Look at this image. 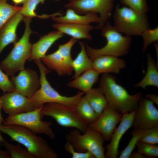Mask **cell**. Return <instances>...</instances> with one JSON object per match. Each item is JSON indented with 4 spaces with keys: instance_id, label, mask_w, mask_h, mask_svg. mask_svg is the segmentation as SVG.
Listing matches in <instances>:
<instances>
[{
    "instance_id": "6da1fadb",
    "label": "cell",
    "mask_w": 158,
    "mask_h": 158,
    "mask_svg": "<svg viewBox=\"0 0 158 158\" xmlns=\"http://www.w3.org/2000/svg\"><path fill=\"white\" fill-rule=\"evenodd\" d=\"M99 85L108 105L118 113L123 114L137 109L142 97L140 92L130 95L124 88L116 83L114 76L109 73L103 74Z\"/></svg>"
},
{
    "instance_id": "7a4b0ae2",
    "label": "cell",
    "mask_w": 158,
    "mask_h": 158,
    "mask_svg": "<svg viewBox=\"0 0 158 158\" xmlns=\"http://www.w3.org/2000/svg\"><path fill=\"white\" fill-rule=\"evenodd\" d=\"M1 131L24 145L35 158H57L56 151L42 137L30 129L16 125H0Z\"/></svg>"
},
{
    "instance_id": "3957f363",
    "label": "cell",
    "mask_w": 158,
    "mask_h": 158,
    "mask_svg": "<svg viewBox=\"0 0 158 158\" xmlns=\"http://www.w3.org/2000/svg\"><path fill=\"white\" fill-rule=\"evenodd\" d=\"M34 61L40 72V87L29 98L36 108L48 103H58L69 107H76L85 93L78 92L76 95L71 97L61 95L52 87L47 80V75L51 71L46 67L40 59Z\"/></svg>"
},
{
    "instance_id": "277c9868",
    "label": "cell",
    "mask_w": 158,
    "mask_h": 158,
    "mask_svg": "<svg viewBox=\"0 0 158 158\" xmlns=\"http://www.w3.org/2000/svg\"><path fill=\"white\" fill-rule=\"evenodd\" d=\"M31 18L24 17L25 29L21 38L7 57L0 63V68L8 76H13L19 71L24 69L26 61L30 55L32 44L30 42V35L34 32L30 27Z\"/></svg>"
},
{
    "instance_id": "5b68a950",
    "label": "cell",
    "mask_w": 158,
    "mask_h": 158,
    "mask_svg": "<svg viewBox=\"0 0 158 158\" xmlns=\"http://www.w3.org/2000/svg\"><path fill=\"white\" fill-rule=\"evenodd\" d=\"M101 30L102 36L107 41L105 46L96 49L85 45L87 54L91 59L104 55L118 57L128 53L132 42L131 36L122 35L108 21Z\"/></svg>"
},
{
    "instance_id": "8992f818",
    "label": "cell",
    "mask_w": 158,
    "mask_h": 158,
    "mask_svg": "<svg viewBox=\"0 0 158 158\" xmlns=\"http://www.w3.org/2000/svg\"><path fill=\"white\" fill-rule=\"evenodd\" d=\"M113 18L115 29L126 35H140L149 28L146 14L139 13L127 6H116Z\"/></svg>"
},
{
    "instance_id": "52a82bcc",
    "label": "cell",
    "mask_w": 158,
    "mask_h": 158,
    "mask_svg": "<svg viewBox=\"0 0 158 158\" xmlns=\"http://www.w3.org/2000/svg\"><path fill=\"white\" fill-rule=\"evenodd\" d=\"M80 132L75 128L66 135V141L70 143L77 151H88L95 158H105L103 146L104 140L101 134L88 127L83 134Z\"/></svg>"
},
{
    "instance_id": "ba28073f",
    "label": "cell",
    "mask_w": 158,
    "mask_h": 158,
    "mask_svg": "<svg viewBox=\"0 0 158 158\" xmlns=\"http://www.w3.org/2000/svg\"><path fill=\"white\" fill-rule=\"evenodd\" d=\"M42 118L48 116L53 118L60 126L73 128L83 133L88 128V124L80 117L75 107L66 106L56 103H48L44 105L41 111Z\"/></svg>"
},
{
    "instance_id": "9c48e42d",
    "label": "cell",
    "mask_w": 158,
    "mask_h": 158,
    "mask_svg": "<svg viewBox=\"0 0 158 158\" xmlns=\"http://www.w3.org/2000/svg\"><path fill=\"white\" fill-rule=\"evenodd\" d=\"M43 106L30 111L8 116L3 124L21 126L35 133L44 134L51 139H54L56 135L51 128L52 123L42 119L41 111Z\"/></svg>"
},
{
    "instance_id": "30bf717a",
    "label": "cell",
    "mask_w": 158,
    "mask_h": 158,
    "mask_svg": "<svg viewBox=\"0 0 158 158\" xmlns=\"http://www.w3.org/2000/svg\"><path fill=\"white\" fill-rule=\"evenodd\" d=\"M114 2V0H68L65 7L71 8L81 15L90 13H99L100 21L96 29L99 30L108 21Z\"/></svg>"
},
{
    "instance_id": "8fae6325",
    "label": "cell",
    "mask_w": 158,
    "mask_h": 158,
    "mask_svg": "<svg viewBox=\"0 0 158 158\" xmlns=\"http://www.w3.org/2000/svg\"><path fill=\"white\" fill-rule=\"evenodd\" d=\"M77 41L72 38L66 43L59 45L58 49L40 60L49 68L55 71L60 76L72 74L73 69L71 51Z\"/></svg>"
},
{
    "instance_id": "7c38bea8",
    "label": "cell",
    "mask_w": 158,
    "mask_h": 158,
    "mask_svg": "<svg viewBox=\"0 0 158 158\" xmlns=\"http://www.w3.org/2000/svg\"><path fill=\"white\" fill-rule=\"evenodd\" d=\"M133 126L134 129L142 130L158 126V110L146 98L142 97L139 101Z\"/></svg>"
},
{
    "instance_id": "4fadbf2b",
    "label": "cell",
    "mask_w": 158,
    "mask_h": 158,
    "mask_svg": "<svg viewBox=\"0 0 158 158\" xmlns=\"http://www.w3.org/2000/svg\"><path fill=\"white\" fill-rule=\"evenodd\" d=\"M122 116V114L108 105L95 121L88 124V127L99 133L104 140H109Z\"/></svg>"
},
{
    "instance_id": "5bb4252c",
    "label": "cell",
    "mask_w": 158,
    "mask_h": 158,
    "mask_svg": "<svg viewBox=\"0 0 158 158\" xmlns=\"http://www.w3.org/2000/svg\"><path fill=\"white\" fill-rule=\"evenodd\" d=\"M2 109L8 116L32 111L37 108L30 99L16 91L4 93L0 97Z\"/></svg>"
},
{
    "instance_id": "9a60e30c",
    "label": "cell",
    "mask_w": 158,
    "mask_h": 158,
    "mask_svg": "<svg viewBox=\"0 0 158 158\" xmlns=\"http://www.w3.org/2000/svg\"><path fill=\"white\" fill-rule=\"evenodd\" d=\"M16 91L30 98L40 87L37 73L30 68L20 71L16 76H12L10 79Z\"/></svg>"
},
{
    "instance_id": "2e32d148",
    "label": "cell",
    "mask_w": 158,
    "mask_h": 158,
    "mask_svg": "<svg viewBox=\"0 0 158 158\" xmlns=\"http://www.w3.org/2000/svg\"><path fill=\"white\" fill-rule=\"evenodd\" d=\"M136 110L122 114L120 124L115 128L110 140V142L107 146V151L105 154V158H117L121 140L125 133L133 126Z\"/></svg>"
},
{
    "instance_id": "e0dca14e",
    "label": "cell",
    "mask_w": 158,
    "mask_h": 158,
    "mask_svg": "<svg viewBox=\"0 0 158 158\" xmlns=\"http://www.w3.org/2000/svg\"><path fill=\"white\" fill-rule=\"evenodd\" d=\"M92 60V68L99 73L118 74L126 67L125 61L118 57L107 55L98 56Z\"/></svg>"
},
{
    "instance_id": "ac0fdd59",
    "label": "cell",
    "mask_w": 158,
    "mask_h": 158,
    "mask_svg": "<svg viewBox=\"0 0 158 158\" xmlns=\"http://www.w3.org/2000/svg\"><path fill=\"white\" fill-rule=\"evenodd\" d=\"M24 16L18 12L9 19L0 28V54L4 48L17 42L16 30Z\"/></svg>"
},
{
    "instance_id": "d6986e66",
    "label": "cell",
    "mask_w": 158,
    "mask_h": 158,
    "mask_svg": "<svg viewBox=\"0 0 158 158\" xmlns=\"http://www.w3.org/2000/svg\"><path fill=\"white\" fill-rule=\"evenodd\" d=\"M64 35V34L56 30L51 32L41 37L38 41L32 44L29 61L41 59L44 57L54 43Z\"/></svg>"
},
{
    "instance_id": "ffe728a7",
    "label": "cell",
    "mask_w": 158,
    "mask_h": 158,
    "mask_svg": "<svg viewBox=\"0 0 158 158\" xmlns=\"http://www.w3.org/2000/svg\"><path fill=\"white\" fill-rule=\"evenodd\" d=\"M53 27L57 30L68 35L76 40H92V37L90 32L95 28L90 24L58 23L53 24Z\"/></svg>"
},
{
    "instance_id": "44dd1931",
    "label": "cell",
    "mask_w": 158,
    "mask_h": 158,
    "mask_svg": "<svg viewBox=\"0 0 158 158\" xmlns=\"http://www.w3.org/2000/svg\"><path fill=\"white\" fill-rule=\"evenodd\" d=\"M52 20L58 23H67L88 24L92 23H99V16L97 14L90 13L81 15L76 13L73 9L68 8L63 16L52 17Z\"/></svg>"
},
{
    "instance_id": "7402d4cb",
    "label": "cell",
    "mask_w": 158,
    "mask_h": 158,
    "mask_svg": "<svg viewBox=\"0 0 158 158\" xmlns=\"http://www.w3.org/2000/svg\"><path fill=\"white\" fill-rule=\"evenodd\" d=\"M99 74L93 68L89 69L68 83L67 86L86 93L90 91L97 82Z\"/></svg>"
},
{
    "instance_id": "603a6c76",
    "label": "cell",
    "mask_w": 158,
    "mask_h": 158,
    "mask_svg": "<svg viewBox=\"0 0 158 158\" xmlns=\"http://www.w3.org/2000/svg\"><path fill=\"white\" fill-rule=\"evenodd\" d=\"M147 70L143 78L133 87L145 89L148 86L158 87V65L149 53H147Z\"/></svg>"
},
{
    "instance_id": "cb8c5ba5",
    "label": "cell",
    "mask_w": 158,
    "mask_h": 158,
    "mask_svg": "<svg viewBox=\"0 0 158 158\" xmlns=\"http://www.w3.org/2000/svg\"><path fill=\"white\" fill-rule=\"evenodd\" d=\"M79 43L81 49L80 52L72 62V66L75 71L72 78L79 76L87 70L92 68V60L88 55L85 44L82 42Z\"/></svg>"
},
{
    "instance_id": "d4e9b609",
    "label": "cell",
    "mask_w": 158,
    "mask_h": 158,
    "mask_svg": "<svg viewBox=\"0 0 158 158\" xmlns=\"http://www.w3.org/2000/svg\"><path fill=\"white\" fill-rule=\"evenodd\" d=\"M85 93V97L98 117L108 105L105 95L99 87L92 88Z\"/></svg>"
},
{
    "instance_id": "484cf974",
    "label": "cell",
    "mask_w": 158,
    "mask_h": 158,
    "mask_svg": "<svg viewBox=\"0 0 158 158\" xmlns=\"http://www.w3.org/2000/svg\"><path fill=\"white\" fill-rule=\"evenodd\" d=\"M75 109L80 117L88 124L94 122L98 117L84 96L82 97Z\"/></svg>"
},
{
    "instance_id": "4316f807",
    "label": "cell",
    "mask_w": 158,
    "mask_h": 158,
    "mask_svg": "<svg viewBox=\"0 0 158 158\" xmlns=\"http://www.w3.org/2000/svg\"><path fill=\"white\" fill-rule=\"evenodd\" d=\"M21 6L11 5L7 0H0V28L11 17L21 10Z\"/></svg>"
},
{
    "instance_id": "83f0119b",
    "label": "cell",
    "mask_w": 158,
    "mask_h": 158,
    "mask_svg": "<svg viewBox=\"0 0 158 158\" xmlns=\"http://www.w3.org/2000/svg\"><path fill=\"white\" fill-rule=\"evenodd\" d=\"M45 0H25L23 4V6L19 11L24 17L32 18L37 17L39 18H48V15L38 16L35 12L36 8L39 4H43Z\"/></svg>"
},
{
    "instance_id": "f1b7e54d",
    "label": "cell",
    "mask_w": 158,
    "mask_h": 158,
    "mask_svg": "<svg viewBox=\"0 0 158 158\" xmlns=\"http://www.w3.org/2000/svg\"><path fill=\"white\" fill-rule=\"evenodd\" d=\"M0 144L7 150L11 158H35L27 150L23 148L18 144L12 145L6 140Z\"/></svg>"
},
{
    "instance_id": "f546056e",
    "label": "cell",
    "mask_w": 158,
    "mask_h": 158,
    "mask_svg": "<svg viewBox=\"0 0 158 158\" xmlns=\"http://www.w3.org/2000/svg\"><path fill=\"white\" fill-rule=\"evenodd\" d=\"M144 130L134 129L131 133L132 137L126 147L121 151L119 158H129L135 148Z\"/></svg>"
},
{
    "instance_id": "4dcf8cb0",
    "label": "cell",
    "mask_w": 158,
    "mask_h": 158,
    "mask_svg": "<svg viewBox=\"0 0 158 158\" xmlns=\"http://www.w3.org/2000/svg\"><path fill=\"white\" fill-rule=\"evenodd\" d=\"M143 42L142 52H145L153 42L158 40V27L151 29L150 28L144 30L141 34Z\"/></svg>"
},
{
    "instance_id": "1f68e13d",
    "label": "cell",
    "mask_w": 158,
    "mask_h": 158,
    "mask_svg": "<svg viewBox=\"0 0 158 158\" xmlns=\"http://www.w3.org/2000/svg\"><path fill=\"white\" fill-rule=\"evenodd\" d=\"M136 146L138 151L147 158H153L158 157V145L138 141Z\"/></svg>"
},
{
    "instance_id": "d6a6232c",
    "label": "cell",
    "mask_w": 158,
    "mask_h": 158,
    "mask_svg": "<svg viewBox=\"0 0 158 158\" xmlns=\"http://www.w3.org/2000/svg\"><path fill=\"white\" fill-rule=\"evenodd\" d=\"M122 4L135 11L146 14L149 8L146 0H120Z\"/></svg>"
},
{
    "instance_id": "836d02e7",
    "label": "cell",
    "mask_w": 158,
    "mask_h": 158,
    "mask_svg": "<svg viewBox=\"0 0 158 158\" xmlns=\"http://www.w3.org/2000/svg\"><path fill=\"white\" fill-rule=\"evenodd\" d=\"M139 141L152 144L158 143V126L144 130Z\"/></svg>"
},
{
    "instance_id": "e575fe53",
    "label": "cell",
    "mask_w": 158,
    "mask_h": 158,
    "mask_svg": "<svg viewBox=\"0 0 158 158\" xmlns=\"http://www.w3.org/2000/svg\"><path fill=\"white\" fill-rule=\"evenodd\" d=\"M65 150L72 156L73 158H95L93 155L88 151L84 152L76 151L72 145L66 142L64 145Z\"/></svg>"
},
{
    "instance_id": "d590c367",
    "label": "cell",
    "mask_w": 158,
    "mask_h": 158,
    "mask_svg": "<svg viewBox=\"0 0 158 158\" xmlns=\"http://www.w3.org/2000/svg\"><path fill=\"white\" fill-rule=\"evenodd\" d=\"M0 89L4 93L15 91V87L9 78L8 75L3 73L0 68Z\"/></svg>"
},
{
    "instance_id": "8d00e7d4",
    "label": "cell",
    "mask_w": 158,
    "mask_h": 158,
    "mask_svg": "<svg viewBox=\"0 0 158 158\" xmlns=\"http://www.w3.org/2000/svg\"><path fill=\"white\" fill-rule=\"evenodd\" d=\"M146 98L149 99L154 104L158 105V96L153 94H147L146 95Z\"/></svg>"
},
{
    "instance_id": "74e56055",
    "label": "cell",
    "mask_w": 158,
    "mask_h": 158,
    "mask_svg": "<svg viewBox=\"0 0 158 158\" xmlns=\"http://www.w3.org/2000/svg\"><path fill=\"white\" fill-rule=\"evenodd\" d=\"M130 158H146L145 156L138 151L133 152L131 153Z\"/></svg>"
},
{
    "instance_id": "f35d334b",
    "label": "cell",
    "mask_w": 158,
    "mask_h": 158,
    "mask_svg": "<svg viewBox=\"0 0 158 158\" xmlns=\"http://www.w3.org/2000/svg\"><path fill=\"white\" fill-rule=\"evenodd\" d=\"M0 158H11L8 152L0 149Z\"/></svg>"
},
{
    "instance_id": "ab89813d",
    "label": "cell",
    "mask_w": 158,
    "mask_h": 158,
    "mask_svg": "<svg viewBox=\"0 0 158 158\" xmlns=\"http://www.w3.org/2000/svg\"><path fill=\"white\" fill-rule=\"evenodd\" d=\"M25 0H12L13 3L16 5L23 4Z\"/></svg>"
},
{
    "instance_id": "60d3db41",
    "label": "cell",
    "mask_w": 158,
    "mask_h": 158,
    "mask_svg": "<svg viewBox=\"0 0 158 158\" xmlns=\"http://www.w3.org/2000/svg\"><path fill=\"white\" fill-rule=\"evenodd\" d=\"M2 108V105L1 101L0 99V125L2 124L4 121V120L3 119L2 116L1 110Z\"/></svg>"
},
{
    "instance_id": "b9f144b4",
    "label": "cell",
    "mask_w": 158,
    "mask_h": 158,
    "mask_svg": "<svg viewBox=\"0 0 158 158\" xmlns=\"http://www.w3.org/2000/svg\"><path fill=\"white\" fill-rule=\"evenodd\" d=\"M1 130H0V144L3 142H4L6 141V140H5L4 138H3V137L2 136L1 133Z\"/></svg>"
},
{
    "instance_id": "7bdbcfd3",
    "label": "cell",
    "mask_w": 158,
    "mask_h": 158,
    "mask_svg": "<svg viewBox=\"0 0 158 158\" xmlns=\"http://www.w3.org/2000/svg\"><path fill=\"white\" fill-rule=\"evenodd\" d=\"M55 0V1H59L60 0Z\"/></svg>"
}]
</instances>
